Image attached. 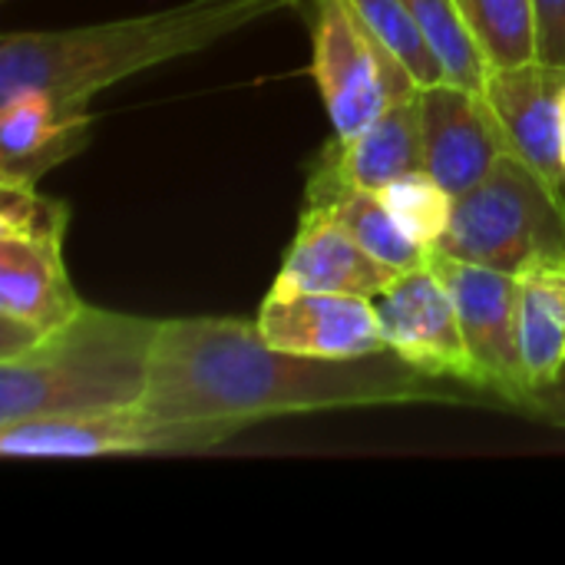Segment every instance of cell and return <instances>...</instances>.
<instances>
[{
    "mask_svg": "<svg viewBox=\"0 0 565 565\" xmlns=\"http://www.w3.org/2000/svg\"><path fill=\"white\" fill-rule=\"evenodd\" d=\"M463 401L450 381L424 374L397 351L324 361L271 348L245 318H169L156 338L142 407L238 437L275 417Z\"/></svg>",
    "mask_w": 565,
    "mask_h": 565,
    "instance_id": "6da1fadb",
    "label": "cell"
},
{
    "mask_svg": "<svg viewBox=\"0 0 565 565\" xmlns=\"http://www.w3.org/2000/svg\"><path fill=\"white\" fill-rule=\"evenodd\" d=\"M430 262L457 301L467 351L477 371V391L523 411L533 387L520 344V278L440 252H430Z\"/></svg>",
    "mask_w": 565,
    "mask_h": 565,
    "instance_id": "52a82bcc",
    "label": "cell"
},
{
    "mask_svg": "<svg viewBox=\"0 0 565 565\" xmlns=\"http://www.w3.org/2000/svg\"><path fill=\"white\" fill-rule=\"evenodd\" d=\"M477 93L503 149L550 182L565 185V66L540 56L513 66H490Z\"/></svg>",
    "mask_w": 565,
    "mask_h": 565,
    "instance_id": "9c48e42d",
    "label": "cell"
},
{
    "mask_svg": "<svg viewBox=\"0 0 565 565\" xmlns=\"http://www.w3.org/2000/svg\"><path fill=\"white\" fill-rule=\"evenodd\" d=\"M401 268L361 248L328 212H301L298 232L275 275V291H331V295H381Z\"/></svg>",
    "mask_w": 565,
    "mask_h": 565,
    "instance_id": "4fadbf2b",
    "label": "cell"
},
{
    "mask_svg": "<svg viewBox=\"0 0 565 565\" xmlns=\"http://www.w3.org/2000/svg\"><path fill=\"white\" fill-rule=\"evenodd\" d=\"M404 7L434 46V53L440 56L447 79L477 89L490 66L463 23L457 0H404Z\"/></svg>",
    "mask_w": 565,
    "mask_h": 565,
    "instance_id": "d6986e66",
    "label": "cell"
},
{
    "mask_svg": "<svg viewBox=\"0 0 565 565\" xmlns=\"http://www.w3.org/2000/svg\"><path fill=\"white\" fill-rule=\"evenodd\" d=\"M523 414H530L536 420H546V424L563 427L565 430V367L553 384H546V387H540V391L530 394Z\"/></svg>",
    "mask_w": 565,
    "mask_h": 565,
    "instance_id": "603a6c76",
    "label": "cell"
},
{
    "mask_svg": "<svg viewBox=\"0 0 565 565\" xmlns=\"http://www.w3.org/2000/svg\"><path fill=\"white\" fill-rule=\"evenodd\" d=\"M298 3L301 0H185L86 26L7 33L0 43V96L40 89L66 103H89L96 93L136 73L192 56Z\"/></svg>",
    "mask_w": 565,
    "mask_h": 565,
    "instance_id": "7a4b0ae2",
    "label": "cell"
},
{
    "mask_svg": "<svg viewBox=\"0 0 565 565\" xmlns=\"http://www.w3.org/2000/svg\"><path fill=\"white\" fill-rule=\"evenodd\" d=\"M487 66H513L540 56L533 0H457Z\"/></svg>",
    "mask_w": 565,
    "mask_h": 565,
    "instance_id": "ac0fdd59",
    "label": "cell"
},
{
    "mask_svg": "<svg viewBox=\"0 0 565 565\" xmlns=\"http://www.w3.org/2000/svg\"><path fill=\"white\" fill-rule=\"evenodd\" d=\"M540 60L565 66V0H533Z\"/></svg>",
    "mask_w": 565,
    "mask_h": 565,
    "instance_id": "7402d4cb",
    "label": "cell"
},
{
    "mask_svg": "<svg viewBox=\"0 0 565 565\" xmlns=\"http://www.w3.org/2000/svg\"><path fill=\"white\" fill-rule=\"evenodd\" d=\"M348 7L391 46V53L411 70V76L420 86H434L447 79L440 56L434 53V46L407 13L404 0H348Z\"/></svg>",
    "mask_w": 565,
    "mask_h": 565,
    "instance_id": "44dd1931",
    "label": "cell"
},
{
    "mask_svg": "<svg viewBox=\"0 0 565 565\" xmlns=\"http://www.w3.org/2000/svg\"><path fill=\"white\" fill-rule=\"evenodd\" d=\"M89 103L40 89L0 96V182L36 185L89 142Z\"/></svg>",
    "mask_w": 565,
    "mask_h": 565,
    "instance_id": "7c38bea8",
    "label": "cell"
},
{
    "mask_svg": "<svg viewBox=\"0 0 565 565\" xmlns=\"http://www.w3.org/2000/svg\"><path fill=\"white\" fill-rule=\"evenodd\" d=\"M381 199L387 202L401 228L427 252H434L447 235L457 205V195H450L427 169L394 179L391 185L381 189Z\"/></svg>",
    "mask_w": 565,
    "mask_h": 565,
    "instance_id": "ffe728a7",
    "label": "cell"
},
{
    "mask_svg": "<svg viewBox=\"0 0 565 565\" xmlns=\"http://www.w3.org/2000/svg\"><path fill=\"white\" fill-rule=\"evenodd\" d=\"M235 434L212 424L169 420L152 411L126 407L89 417H36L0 427V454L10 460H89L132 454H199Z\"/></svg>",
    "mask_w": 565,
    "mask_h": 565,
    "instance_id": "8992f818",
    "label": "cell"
},
{
    "mask_svg": "<svg viewBox=\"0 0 565 565\" xmlns=\"http://www.w3.org/2000/svg\"><path fill=\"white\" fill-rule=\"evenodd\" d=\"M46 331L33 328L30 321H20V318H10V315H0V361H10V358H20L26 354Z\"/></svg>",
    "mask_w": 565,
    "mask_h": 565,
    "instance_id": "cb8c5ba5",
    "label": "cell"
},
{
    "mask_svg": "<svg viewBox=\"0 0 565 565\" xmlns=\"http://www.w3.org/2000/svg\"><path fill=\"white\" fill-rule=\"evenodd\" d=\"M563 162H565V99H563Z\"/></svg>",
    "mask_w": 565,
    "mask_h": 565,
    "instance_id": "d4e9b609",
    "label": "cell"
},
{
    "mask_svg": "<svg viewBox=\"0 0 565 565\" xmlns=\"http://www.w3.org/2000/svg\"><path fill=\"white\" fill-rule=\"evenodd\" d=\"M374 311L387 348L407 364L430 377L477 387L457 301L430 258L401 271L381 295H374Z\"/></svg>",
    "mask_w": 565,
    "mask_h": 565,
    "instance_id": "ba28073f",
    "label": "cell"
},
{
    "mask_svg": "<svg viewBox=\"0 0 565 565\" xmlns=\"http://www.w3.org/2000/svg\"><path fill=\"white\" fill-rule=\"evenodd\" d=\"M520 278V344L530 387L553 384L565 367V258L530 265Z\"/></svg>",
    "mask_w": 565,
    "mask_h": 565,
    "instance_id": "2e32d148",
    "label": "cell"
},
{
    "mask_svg": "<svg viewBox=\"0 0 565 565\" xmlns=\"http://www.w3.org/2000/svg\"><path fill=\"white\" fill-rule=\"evenodd\" d=\"M83 308L66 275L63 232H0V315L50 334Z\"/></svg>",
    "mask_w": 565,
    "mask_h": 565,
    "instance_id": "9a60e30c",
    "label": "cell"
},
{
    "mask_svg": "<svg viewBox=\"0 0 565 565\" xmlns=\"http://www.w3.org/2000/svg\"><path fill=\"white\" fill-rule=\"evenodd\" d=\"M305 205L328 212L361 248H367L374 258H381V262H387V265H394L401 271L417 268V265H424L430 258V252L424 245H417L401 228V222L391 215V209L381 199V192L308 179Z\"/></svg>",
    "mask_w": 565,
    "mask_h": 565,
    "instance_id": "e0dca14e",
    "label": "cell"
},
{
    "mask_svg": "<svg viewBox=\"0 0 565 565\" xmlns=\"http://www.w3.org/2000/svg\"><path fill=\"white\" fill-rule=\"evenodd\" d=\"M434 252L510 275L565 258V185L507 152L480 185L457 195L450 228Z\"/></svg>",
    "mask_w": 565,
    "mask_h": 565,
    "instance_id": "277c9868",
    "label": "cell"
},
{
    "mask_svg": "<svg viewBox=\"0 0 565 565\" xmlns=\"http://www.w3.org/2000/svg\"><path fill=\"white\" fill-rule=\"evenodd\" d=\"M424 169L450 192L463 195L480 185L507 156L483 99L473 86L440 79L420 89Z\"/></svg>",
    "mask_w": 565,
    "mask_h": 565,
    "instance_id": "8fae6325",
    "label": "cell"
},
{
    "mask_svg": "<svg viewBox=\"0 0 565 565\" xmlns=\"http://www.w3.org/2000/svg\"><path fill=\"white\" fill-rule=\"evenodd\" d=\"M162 321L86 305L26 354L0 361V427L139 407Z\"/></svg>",
    "mask_w": 565,
    "mask_h": 565,
    "instance_id": "3957f363",
    "label": "cell"
},
{
    "mask_svg": "<svg viewBox=\"0 0 565 565\" xmlns=\"http://www.w3.org/2000/svg\"><path fill=\"white\" fill-rule=\"evenodd\" d=\"M315 7L311 73L334 136L348 139L361 132L387 106L424 89L348 0H315Z\"/></svg>",
    "mask_w": 565,
    "mask_h": 565,
    "instance_id": "5b68a950",
    "label": "cell"
},
{
    "mask_svg": "<svg viewBox=\"0 0 565 565\" xmlns=\"http://www.w3.org/2000/svg\"><path fill=\"white\" fill-rule=\"evenodd\" d=\"M258 334L281 351L351 361L391 351L374 311V298L331 291H268L258 308Z\"/></svg>",
    "mask_w": 565,
    "mask_h": 565,
    "instance_id": "30bf717a",
    "label": "cell"
},
{
    "mask_svg": "<svg viewBox=\"0 0 565 565\" xmlns=\"http://www.w3.org/2000/svg\"><path fill=\"white\" fill-rule=\"evenodd\" d=\"M424 169V116H420V89L387 106L371 126L341 139L318 156L308 179L371 189L381 192L394 179Z\"/></svg>",
    "mask_w": 565,
    "mask_h": 565,
    "instance_id": "5bb4252c",
    "label": "cell"
}]
</instances>
